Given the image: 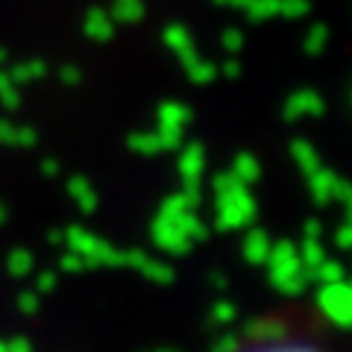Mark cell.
<instances>
[{"instance_id":"6da1fadb","label":"cell","mask_w":352,"mask_h":352,"mask_svg":"<svg viewBox=\"0 0 352 352\" xmlns=\"http://www.w3.org/2000/svg\"><path fill=\"white\" fill-rule=\"evenodd\" d=\"M214 188V229L217 232H241L252 226L258 206L244 182L232 170H223L212 179Z\"/></svg>"},{"instance_id":"7a4b0ae2","label":"cell","mask_w":352,"mask_h":352,"mask_svg":"<svg viewBox=\"0 0 352 352\" xmlns=\"http://www.w3.org/2000/svg\"><path fill=\"white\" fill-rule=\"evenodd\" d=\"M264 264H267L270 285L279 294H285V296H300L308 288V282L302 276L300 250H296L294 241H276V244H270L267 261H264Z\"/></svg>"},{"instance_id":"3957f363","label":"cell","mask_w":352,"mask_h":352,"mask_svg":"<svg viewBox=\"0 0 352 352\" xmlns=\"http://www.w3.org/2000/svg\"><path fill=\"white\" fill-rule=\"evenodd\" d=\"M62 244H68L76 256H82L85 267H124V252L115 250L100 235L88 232L82 226H68L62 232Z\"/></svg>"},{"instance_id":"277c9868","label":"cell","mask_w":352,"mask_h":352,"mask_svg":"<svg viewBox=\"0 0 352 352\" xmlns=\"http://www.w3.org/2000/svg\"><path fill=\"white\" fill-rule=\"evenodd\" d=\"M317 308L329 317V323H335L338 329L352 326V288L346 279L338 282H320L317 288Z\"/></svg>"},{"instance_id":"5b68a950","label":"cell","mask_w":352,"mask_h":352,"mask_svg":"<svg viewBox=\"0 0 352 352\" xmlns=\"http://www.w3.org/2000/svg\"><path fill=\"white\" fill-rule=\"evenodd\" d=\"M150 238H153V244H156L162 252H168V256H188L191 247H194V241H188L179 232V229L170 223V220H164L159 214L153 217Z\"/></svg>"},{"instance_id":"8992f818","label":"cell","mask_w":352,"mask_h":352,"mask_svg":"<svg viewBox=\"0 0 352 352\" xmlns=\"http://www.w3.org/2000/svg\"><path fill=\"white\" fill-rule=\"evenodd\" d=\"M124 267H132V270L144 273V276L150 282H156V285H170L176 279V273H173L170 264H164L162 258H150L144 250H126L124 252Z\"/></svg>"},{"instance_id":"52a82bcc","label":"cell","mask_w":352,"mask_h":352,"mask_svg":"<svg viewBox=\"0 0 352 352\" xmlns=\"http://www.w3.org/2000/svg\"><path fill=\"white\" fill-rule=\"evenodd\" d=\"M244 338L256 340V344H279L288 338V323L279 317H258V320L244 323Z\"/></svg>"},{"instance_id":"ba28073f","label":"cell","mask_w":352,"mask_h":352,"mask_svg":"<svg viewBox=\"0 0 352 352\" xmlns=\"http://www.w3.org/2000/svg\"><path fill=\"white\" fill-rule=\"evenodd\" d=\"M176 168H179L182 182H200V176L206 170V150H203L200 141H188V144L179 147V162H176Z\"/></svg>"},{"instance_id":"9c48e42d","label":"cell","mask_w":352,"mask_h":352,"mask_svg":"<svg viewBox=\"0 0 352 352\" xmlns=\"http://www.w3.org/2000/svg\"><path fill=\"white\" fill-rule=\"evenodd\" d=\"M323 103L314 91H296L285 103V120H300V118H320Z\"/></svg>"},{"instance_id":"30bf717a","label":"cell","mask_w":352,"mask_h":352,"mask_svg":"<svg viewBox=\"0 0 352 352\" xmlns=\"http://www.w3.org/2000/svg\"><path fill=\"white\" fill-rule=\"evenodd\" d=\"M270 235L264 232L261 226H247V235H244V244H241V252H244V261L247 264H264L267 261V252H270Z\"/></svg>"},{"instance_id":"8fae6325","label":"cell","mask_w":352,"mask_h":352,"mask_svg":"<svg viewBox=\"0 0 352 352\" xmlns=\"http://www.w3.org/2000/svg\"><path fill=\"white\" fill-rule=\"evenodd\" d=\"M308 179V191H311V200L317 206H329L332 203V188H335V182H338V173L335 170H329V168H317L314 173H308L305 176Z\"/></svg>"},{"instance_id":"7c38bea8","label":"cell","mask_w":352,"mask_h":352,"mask_svg":"<svg viewBox=\"0 0 352 352\" xmlns=\"http://www.w3.org/2000/svg\"><path fill=\"white\" fill-rule=\"evenodd\" d=\"M68 194H71V200L80 206L82 214H94L97 212V191H94V185L88 182L85 176H71Z\"/></svg>"},{"instance_id":"4fadbf2b","label":"cell","mask_w":352,"mask_h":352,"mask_svg":"<svg viewBox=\"0 0 352 352\" xmlns=\"http://www.w3.org/2000/svg\"><path fill=\"white\" fill-rule=\"evenodd\" d=\"M164 220H170V223L179 229V232L188 238V241H206L208 238V226L203 223L200 217H197V208H188V212H179V214H173V217H164Z\"/></svg>"},{"instance_id":"5bb4252c","label":"cell","mask_w":352,"mask_h":352,"mask_svg":"<svg viewBox=\"0 0 352 352\" xmlns=\"http://www.w3.org/2000/svg\"><path fill=\"white\" fill-rule=\"evenodd\" d=\"M291 159L296 162V168H300L305 176L320 168V156H317V150L311 147V141H305V138L291 141Z\"/></svg>"},{"instance_id":"9a60e30c","label":"cell","mask_w":352,"mask_h":352,"mask_svg":"<svg viewBox=\"0 0 352 352\" xmlns=\"http://www.w3.org/2000/svg\"><path fill=\"white\" fill-rule=\"evenodd\" d=\"M200 206V194H191V191H176L170 197H164L162 206H159V217H173L179 212H188V208H197Z\"/></svg>"},{"instance_id":"2e32d148","label":"cell","mask_w":352,"mask_h":352,"mask_svg":"<svg viewBox=\"0 0 352 352\" xmlns=\"http://www.w3.org/2000/svg\"><path fill=\"white\" fill-rule=\"evenodd\" d=\"M229 170H232L244 185H252V182L261 179V164H258V159L252 156V153H238V156L232 159V168Z\"/></svg>"},{"instance_id":"e0dca14e","label":"cell","mask_w":352,"mask_h":352,"mask_svg":"<svg viewBox=\"0 0 352 352\" xmlns=\"http://www.w3.org/2000/svg\"><path fill=\"white\" fill-rule=\"evenodd\" d=\"M32 252L27 250H12L9 252V258H6V270H9V276H15V279H24L32 273Z\"/></svg>"},{"instance_id":"ac0fdd59","label":"cell","mask_w":352,"mask_h":352,"mask_svg":"<svg viewBox=\"0 0 352 352\" xmlns=\"http://www.w3.org/2000/svg\"><path fill=\"white\" fill-rule=\"evenodd\" d=\"M300 250V261L302 267H317L323 258H326V250L320 244V238H302V244L296 247Z\"/></svg>"},{"instance_id":"d6986e66","label":"cell","mask_w":352,"mask_h":352,"mask_svg":"<svg viewBox=\"0 0 352 352\" xmlns=\"http://www.w3.org/2000/svg\"><path fill=\"white\" fill-rule=\"evenodd\" d=\"M191 120V109H185L179 103H164L159 109V124H168V126H185Z\"/></svg>"},{"instance_id":"ffe728a7","label":"cell","mask_w":352,"mask_h":352,"mask_svg":"<svg viewBox=\"0 0 352 352\" xmlns=\"http://www.w3.org/2000/svg\"><path fill=\"white\" fill-rule=\"evenodd\" d=\"M250 352H323V349H317L314 344H305V340H279V344H258L256 349H250Z\"/></svg>"},{"instance_id":"44dd1931","label":"cell","mask_w":352,"mask_h":352,"mask_svg":"<svg viewBox=\"0 0 352 352\" xmlns=\"http://www.w3.org/2000/svg\"><path fill=\"white\" fill-rule=\"evenodd\" d=\"M129 150L141 153V156H156V153H162V141H159L156 132H153V135L138 132V135H129Z\"/></svg>"},{"instance_id":"7402d4cb","label":"cell","mask_w":352,"mask_h":352,"mask_svg":"<svg viewBox=\"0 0 352 352\" xmlns=\"http://www.w3.org/2000/svg\"><path fill=\"white\" fill-rule=\"evenodd\" d=\"M235 317H238V305H235V302L217 300V302L212 305V323H217V326H229V323H235Z\"/></svg>"},{"instance_id":"603a6c76","label":"cell","mask_w":352,"mask_h":352,"mask_svg":"<svg viewBox=\"0 0 352 352\" xmlns=\"http://www.w3.org/2000/svg\"><path fill=\"white\" fill-rule=\"evenodd\" d=\"M159 141H162V150H179L182 147V126H168V124H159Z\"/></svg>"},{"instance_id":"cb8c5ba5","label":"cell","mask_w":352,"mask_h":352,"mask_svg":"<svg viewBox=\"0 0 352 352\" xmlns=\"http://www.w3.org/2000/svg\"><path fill=\"white\" fill-rule=\"evenodd\" d=\"M212 352H241V335L235 332H223L214 344H212Z\"/></svg>"},{"instance_id":"d4e9b609","label":"cell","mask_w":352,"mask_h":352,"mask_svg":"<svg viewBox=\"0 0 352 352\" xmlns=\"http://www.w3.org/2000/svg\"><path fill=\"white\" fill-rule=\"evenodd\" d=\"M59 267L65 270V273H82L85 270V261H82V256H76L74 250H68L65 256L59 258Z\"/></svg>"},{"instance_id":"484cf974","label":"cell","mask_w":352,"mask_h":352,"mask_svg":"<svg viewBox=\"0 0 352 352\" xmlns=\"http://www.w3.org/2000/svg\"><path fill=\"white\" fill-rule=\"evenodd\" d=\"M0 100H3L6 109L18 106V94H15V88H12V82H9L6 76H0Z\"/></svg>"},{"instance_id":"4316f807","label":"cell","mask_w":352,"mask_h":352,"mask_svg":"<svg viewBox=\"0 0 352 352\" xmlns=\"http://www.w3.org/2000/svg\"><path fill=\"white\" fill-rule=\"evenodd\" d=\"M36 129H30V126H21V129H15V135H12V144H18V147H36Z\"/></svg>"},{"instance_id":"83f0119b","label":"cell","mask_w":352,"mask_h":352,"mask_svg":"<svg viewBox=\"0 0 352 352\" xmlns=\"http://www.w3.org/2000/svg\"><path fill=\"white\" fill-rule=\"evenodd\" d=\"M18 308L24 314H36L38 311V294L36 291H24V294L18 296Z\"/></svg>"},{"instance_id":"f1b7e54d","label":"cell","mask_w":352,"mask_h":352,"mask_svg":"<svg viewBox=\"0 0 352 352\" xmlns=\"http://www.w3.org/2000/svg\"><path fill=\"white\" fill-rule=\"evenodd\" d=\"M53 288H56V273H50V270L38 273V279H36V291H38V294H47V291H53Z\"/></svg>"},{"instance_id":"f546056e","label":"cell","mask_w":352,"mask_h":352,"mask_svg":"<svg viewBox=\"0 0 352 352\" xmlns=\"http://www.w3.org/2000/svg\"><path fill=\"white\" fill-rule=\"evenodd\" d=\"M349 244H352V226H349V220H346V223L335 232V247L338 250H349Z\"/></svg>"},{"instance_id":"4dcf8cb0","label":"cell","mask_w":352,"mask_h":352,"mask_svg":"<svg viewBox=\"0 0 352 352\" xmlns=\"http://www.w3.org/2000/svg\"><path fill=\"white\" fill-rule=\"evenodd\" d=\"M349 203V182L346 179H340V176H338V182H335V188H332V203Z\"/></svg>"},{"instance_id":"1f68e13d","label":"cell","mask_w":352,"mask_h":352,"mask_svg":"<svg viewBox=\"0 0 352 352\" xmlns=\"http://www.w3.org/2000/svg\"><path fill=\"white\" fill-rule=\"evenodd\" d=\"M320 232H323L320 220H317V217H308L305 226H302V238H320Z\"/></svg>"},{"instance_id":"d6a6232c","label":"cell","mask_w":352,"mask_h":352,"mask_svg":"<svg viewBox=\"0 0 352 352\" xmlns=\"http://www.w3.org/2000/svg\"><path fill=\"white\" fill-rule=\"evenodd\" d=\"M6 352H32V346H30L27 338H15V340L6 344Z\"/></svg>"},{"instance_id":"836d02e7","label":"cell","mask_w":352,"mask_h":352,"mask_svg":"<svg viewBox=\"0 0 352 352\" xmlns=\"http://www.w3.org/2000/svg\"><path fill=\"white\" fill-rule=\"evenodd\" d=\"M12 135H15V126L0 120V144H12Z\"/></svg>"},{"instance_id":"e575fe53","label":"cell","mask_w":352,"mask_h":352,"mask_svg":"<svg viewBox=\"0 0 352 352\" xmlns=\"http://www.w3.org/2000/svg\"><path fill=\"white\" fill-rule=\"evenodd\" d=\"M208 282H212L214 291H226V288H229V279L223 276V273H212V276H208Z\"/></svg>"},{"instance_id":"d590c367","label":"cell","mask_w":352,"mask_h":352,"mask_svg":"<svg viewBox=\"0 0 352 352\" xmlns=\"http://www.w3.org/2000/svg\"><path fill=\"white\" fill-rule=\"evenodd\" d=\"M41 173H44V176H56V173H59V162H56V159H44V162H41Z\"/></svg>"},{"instance_id":"8d00e7d4","label":"cell","mask_w":352,"mask_h":352,"mask_svg":"<svg viewBox=\"0 0 352 352\" xmlns=\"http://www.w3.org/2000/svg\"><path fill=\"white\" fill-rule=\"evenodd\" d=\"M47 244H62V232H59V229H50V232H47Z\"/></svg>"},{"instance_id":"74e56055","label":"cell","mask_w":352,"mask_h":352,"mask_svg":"<svg viewBox=\"0 0 352 352\" xmlns=\"http://www.w3.org/2000/svg\"><path fill=\"white\" fill-rule=\"evenodd\" d=\"M3 220H6V206L0 203V223H3Z\"/></svg>"},{"instance_id":"f35d334b","label":"cell","mask_w":352,"mask_h":352,"mask_svg":"<svg viewBox=\"0 0 352 352\" xmlns=\"http://www.w3.org/2000/svg\"><path fill=\"white\" fill-rule=\"evenodd\" d=\"M153 352H176V349H153Z\"/></svg>"},{"instance_id":"ab89813d","label":"cell","mask_w":352,"mask_h":352,"mask_svg":"<svg viewBox=\"0 0 352 352\" xmlns=\"http://www.w3.org/2000/svg\"><path fill=\"white\" fill-rule=\"evenodd\" d=\"M0 352H6V344H3V340H0Z\"/></svg>"}]
</instances>
